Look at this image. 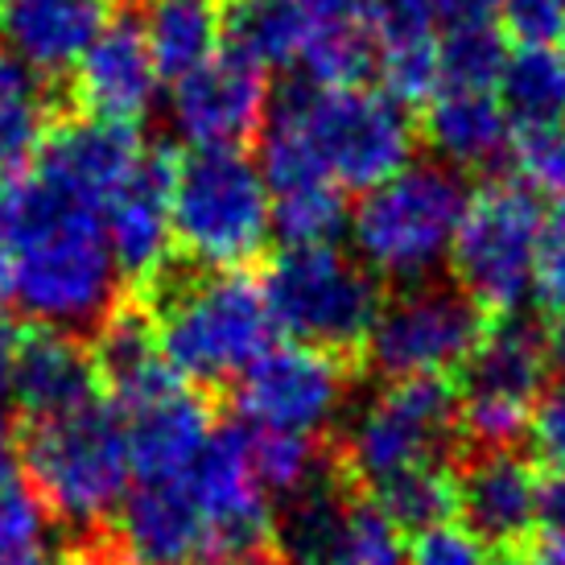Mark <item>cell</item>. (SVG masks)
I'll return each mask as SVG.
<instances>
[{"mask_svg":"<svg viewBox=\"0 0 565 565\" xmlns=\"http://www.w3.org/2000/svg\"><path fill=\"white\" fill-rule=\"evenodd\" d=\"M516 565H565V562H557V557H550V553H541V550H533L524 562H516Z\"/></svg>","mask_w":565,"mask_h":565,"instance_id":"74e56055","label":"cell"},{"mask_svg":"<svg viewBox=\"0 0 565 565\" xmlns=\"http://www.w3.org/2000/svg\"><path fill=\"white\" fill-rule=\"evenodd\" d=\"M4 306H9V289H4V273H0V315H4Z\"/></svg>","mask_w":565,"mask_h":565,"instance_id":"ab89813d","label":"cell"},{"mask_svg":"<svg viewBox=\"0 0 565 565\" xmlns=\"http://www.w3.org/2000/svg\"><path fill=\"white\" fill-rule=\"evenodd\" d=\"M170 182L173 170L149 153L137 178L108 203V239L125 281H153L173 244L170 223Z\"/></svg>","mask_w":565,"mask_h":565,"instance_id":"44dd1931","label":"cell"},{"mask_svg":"<svg viewBox=\"0 0 565 565\" xmlns=\"http://www.w3.org/2000/svg\"><path fill=\"white\" fill-rule=\"evenodd\" d=\"M58 565H132V562L116 545L111 529H104V533H92V536H71V545L63 550V562Z\"/></svg>","mask_w":565,"mask_h":565,"instance_id":"d590c367","label":"cell"},{"mask_svg":"<svg viewBox=\"0 0 565 565\" xmlns=\"http://www.w3.org/2000/svg\"><path fill=\"white\" fill-rule=\"evenodd\" d=\"M301 13L298 71L315 87H347L376 63L372 0H294Z\"/></svg>","mask_w":565,"mask_h":565,"instance_id":"7402d4cb","label":"cell"},{"mask_svg":"<svg viewBox=\"0 0 565 565\" xmlns=\"http://www.w3.org/2000/svg\"><path fill=\"white\" fill-rule=\"evenodd\" d=\"M533 298L550 322H565V206L557 215H545L541 248H536V273H533Z\"/></svg>","mask_w":565,"mask_h":565,"instance_id":"4dcf8cb0","label":"cell"},{"mask_svg":"<svg viewBox=\"0 0 565 565\" xmlns=\"http://www.w3.org/2000/svg\"><path fill=\"white\" fill-rule=\"evenodd\" d=\"M413 158L405 104L360 83L301 87L265 116L260 170L273 194L298 186L376 190Z\"/></svg>","mask_w":565,"mask_h":565,"instance_id":"7a4b0ae2","label":"cell"},{"mask_svg":"<svg viewBox=\"0 0 565 565\" xmlns=\"http://www.w3.org/2000/svg\"><path fill=\"white\" fill-rule=\"evenodd\" d=\"M265 301L277 330L294 343L318 347L330 355H355L380 315L376 273L351 260L343 248H285L265 273Z\"/></svg>","mask_w":565,"mask_h":565,"instance_id":"ba28073f","label":"cell"},{"mask_svg":"<svg viewBox=\"0 0 565 565\" xmlns=\"http://www.w3.org/2000/svg\"><path fill=\"white\" fill-rule=\"evenodd\" d=\"M467 206L471 194L450 166L408 161L401 173L363 194L351 215V239L372 273L422 285L450 260Z\"/></svg>","mask_w":565,"mask_h":565,"instance_id":"5b68a950","label":"cell"},{"mask_svg":"<svg viewBox=\"0 0 565 565\" xmlns=\"http://www.w3.org/2000/svg\"><path fill=\"white\" fill-rule=\"evenodd\" d=\"M145 161H149V149L132 128L108 125V120L92 116V120H75V125L58 128L42 149L38 170L71 194L108 211V203L137 178Z\"/></svg>","mask_w":565,"mask_h":565,"instance_id":"ac0fdd59","label":"cell"},{"mask_svg":"<svg viewBox=\"0 0 565 565\" xmlns=\"http://www.w3.org/2000/svg\"><path fill=\"white\" fill-rule=\"evenodd\" d=\"M491 13L524 42H565V0H491Z\"/></svg>","mask_w":565,"mask_h":565,"instance_id":"836d02e7","label":"cell"},{"mask_svg":"<svg viewBox=\"0 0 565 565\" xmlns=\"http://www.w3.org/2000/svg\"><path fill=\"white\" fill-rule=\"evenodd\" d=\"M75 79L79 99L95 120L125 128L141 125L161 92V71L145 42L141 21H111L75 66Z\"/></svg>","mask_w":565,"mask_h":565,"instance_id":"2e32d148","label":"cell"},{"mask_svg":"<svg viewBox=\"0 0 565 565\" xmlns=\"http://www.w3.org/2000/svg\"><path fill=\"white\" fill-rule=\"evenodd\" d=\"M441 25L446 0H372V38L384 92L429 99L441 83Z\"/></svg>","mask_w":565,"mask_h":565,"instance_id":"d6986e66","label":"cell"},{"mask_svg":"<svg viewBox=\"0 0 565 565\" xmlns=\"http://www.w3.org/2000/svg\"><path fill=\"white\" fill-rule=\"evenodd\" d=\"M503 58L508 50H503L495 21H446L441 25V83L500 87Z\"/></svg>","mask_w":565,"mask_h":565,"instance_id":"83f0119b","label":"cell"},{"mask_svg":"<svg viewBox=\"0 0 565 565\" xmlns=\"http://www.w3.org/2000/svg\"><path fill=\"white\" fill-rule=\"evenodd\" d=\"M50 111L46 75L0 50V173H17L46 149Z\"/></svg>","mask_w":565,"mask_h":565,"instance_id":"cb8c5ba5","label":"cell"},{"mask_svg":"<svg viewBox=\"0 0 565 565\" xmlns=\"http://www.w3.org/2000/svg\"><path fill=\"white\" fill-rule=\"evenodd\" d=\"M46 529H50L46 503L38 500V491L21 475V467L17 462L0 467V562L42 553Z\"/></svg>","mask_w":565,"mask_h":565,"instance_id":"f1b7e54d","label":"cell"},{"mask_svg":"<svg viewBox=\"0 0 565 565\" xmlns=\"http://www.w3.org/2000/svg\"><path fill=\"white\" fill-rule=\"evenodd\" d=\"M529 441H533V455L545 467L565 471V376L550 380L545 393L536 396L533 422H529Z\"/></svg>","mask_w":565,"mask_h":565,"instance_id":"d6a6232c","label":"cell"},{"mask_svg":"<svg viewBox=\"0 0 565 565\" xmlns=\"http://www.w3.org/2000/svg\"><path fill=\"white\" fill-rule=\"evenodd\" d=\"M268 116L265 71L236 50L215 54L211 63L173 83L170 125L194 149H239Z\"/></svg>","mask_w":565,"mask_h":565,"instance_id":"5bb4252c","label":"cell"},{"mask_svg":"<svg viewBox=\"0 0 565 565\" xmlns=\"http://www.w3.org/2000/svg\"><path fill=\"white\" fill-rule=\"evenodd\" d=\"M483 310L450 285H408L380 306L363 355L384 380H450L483 343Z\"/></svg>","mask_w":565,"mask_h":565,"instance_id":"8fae6325","label":"cell"},{"mask_svg":"<svg viewBox=\"0 0 565 565\" xmlns=\"http://www.w3.org/2000/svg\"><path fill=\"white\" fill-rule=\"evenodd\" d=\"M108 25V0H0V42L38 75L75 71Z\"/></svg>","mask_w":565,"mask_h":565,"instance_id":"e0dca14e","label":"cell"},{"mask_svg":"<svg viewBox=\"0 0 565 565\" xmlns=\"http://www.w3.org/2000/svg\"><path fill=\"white\" fill-rule=\"evenodd\" d=\"M0 565H46V553H30V557H13V562H0Z\"/></svg>","mask_w":565,"mask_h":565,"instance_id":"f35d334b","label":"cell"},{"mask_svg":"<svg viewBox=\"0 0 565 565\" xmlns=\"http://www.w3.org/2000/svg\"><path fill=\"white\" fill-rule=\"evenodd\" d=\"M351 393L347 360L318 347H268L236 380V413L244 425L281 429L301 438H322Z\"/></svg>","mask_w":565,"mask_h":565,"instance_id":"7c38bea8","label":"cell"},{"mask_svg":"<svg viewBox=\"0 0 565 565\" xmlns=\"http://www.w3.org/2000/svg\"><path fill=\"white\" fill-rule=\"evenodd\" d=\"M458 516L500 565L536 550V467L520 450H458Z\"/></svg>","mask_w":565,"mask_h":565,"instance_id":"4fadbf2b","label":"cell"},{"mask_svg":"<svg viewBox=\"0 0 565 565\" xmlns=\"http://www.w3.org/2000/svg\"><path fill=\"white\" fill-rule=\"evenodd\" d=\"M500 99L520 128L562 125L565 116V46L562 42H524L503 58Z\"/></svg>","mask_w":565,"mask_h":565,"instance_id":"d4e9b609","label":"cell"},{"mask_svg":"<svg viewBox=\"0 0 565 565\" xmlns=\"http://www.w3.org/2000/svg\"><path fill=\"white\" fill-rule=\"evenodd\" d=\"M536 550L565 562V471L541 479L536 491Z\"/></svg>","mask_w":565,"mask_h":565,"instance_id":"e575fe53","label":"cell"},{"mask_svg":"<svg viewBox=\"0 0 565 565\" xmlns=\"http://www.w3.org/2000/svg\"><path fill=\"white\" fill-rule=\"evenodd\" d=\"M550 339L541 327L503 318L462 367L458 429L467 450H516L529 438L536 396L550 384Z\"/></svg>","mask_w":565,"mask_h":565,"instance_id":"30bf717a","label":"cell"},{"mask_svg":"<svg viewBox=\"0 0 565 565\" xmlns=\"http://www.w3.org/2000/svg\"><path fill=\"white\" fill-rule=\"evenodd\" d=\"M347 227V199L334 186H298L273 194V232L289 248L334 244Z\"/></svg>","mask_w":565,"mask_h":565,"instance_id":"4316f807","label":"cell"},{"mask_svg":"<svg viewBox=\"0 0 565 565\" xmlns=\"http://www.w3.org/2000/svg\"><path fill=\"white\" fill-rule=\"evenodd\" d=\"M520 178L533 194H550L565 203V128L562 125H541V128H520L516 141Z\"/></svg>","mask_w":565,"mask_h":565,"instance_id":"f546056e","label":"cell"},{"mask_svg":"<svg viewBox=\"0 0 565 565\" xmlns=\"http://www.w3.org/2000/svg\"><path fill=\"white\" fill-rule=\"evenodd\" d=\"M462 450L458 388L450 380H388L330 438L339 471L367 495L417 467H446Z\"/></svg>","mask_w":565,"mask_h":565,"instance_id":"52a82bcc","label":"cell"},{"mask_svg":"<svg viewBox=\"0 0 565 565\" xmlns=\"http://www.w3.org/2000/svg\"><path fill=\"white\" fill-rule=\"evenodd\" d=\"M141 30L161 79H186L190 71L220 54V0H149Z\"/></svg>","mask_w":565,"mask_h":565,"instance_id":"603a6c76","label":"cell"},{"mask_svg":"<svg viewBox=\"0 0 565 565\" xmlns=\"http://www.w3.org/2000/svg\"><path fill=\"white\" fill-rule=\"evenodd\" d=\"M372 500L408 536L425 533V529H438V524H450L458 516L455 462L396 475V479H388V483H380L372 491Z\"/></svg>","mask_w":565,"mask_h":565,"instance_id":"484cf974","label":"cell"},{"mask_svg":"<svg viewBox=\"0 0 565 565\" xmlns=\"http://www.w3.org/2000/svg\"><path fill=\"white\" fill-rule=\"evenodd\" d=\"M173 244L199 268L239 273L273 236V186L239 149H194L170 182Z\"/></svg>","mask_w":565,"mask_h":565,"instance_id":"8992f818","label":"cell"},{"mask_svg":"<svg viewBox=\"0 0 565 565\" xmlns=\"http://www.w3.org/2000/svg\"><path fill=\"white\" fill-rule=\"evenodd\" d=\"M17 422H50L104 396L95 351L66 330L33 327L9 347Z\"/></svg>","mask_w":565,"mask_h":565,"instance_id":"9a60e30c","label":"cell"},{"mask_svg":"<svg viewBox=\"0 0 565 565\" xmlns=\"http://www.w3.org/2000/svg\"><path fill=\"white\" fill-rule=\"evenodd\" d=\"M408 565H491V550L467 524H438L413 536Z\"/></svg>","mask_w":565,"mask_h":565,"instance_id":"1f68e13d","label":"cell"},{"mask_svg":"<svg viewBox=\"0 0 565 565\" xmlns=\"http://www.w3.org/2000/svg\"><path fill=\"white\" fill-rule=\"evenodd\" d=\"M0 273L33 327L99 330L120 301V265L104 206L46 173H0Z\"/></svg>","mask_w":565,"mask_h":565,"instance_id":"6da1fadb","label":"cell"},{"mask_svg":"<svg viewBox=\"0 0 565 565\" xmlns=\"http://www.w3.org/2000/svg\"><path fill=\"white\" fill-rule=\"evenodd\" d=\"M149 322L166 363L194 388L239 380L273 347L277 330L260 285L211 268L166 285Z\"/></svg>","mask_w":565,"mask_h":565,"instance_id":"277c9868","label":"cell"},{"mask_svg":"<svg viewBox=\"0 0 565 565\" xmlns=\"http://www.w3.org/2000/svg\"><path fill=\"white\" fill-rule=\"evenodd\" d=\"M17 450V405H13V376H9V343L0 334V467L13 462Z\"/></svg>","mask_w":565,"mask_h":565,"instance_id":"8d00e7d4","label":"cell"},{"mask_svg":"<svg viewBox=\"0 0 565 565\" xmlns=\"http://www.w3.org/2000/svg\"><path fill=\"white\" fill-rule=\"evenodd\" d=\"M17 467L71 536L111 529L132 479L128 429L108 396L50 417L17 422Z\"/></svg>","mask_w":565,"mask_h":565,"instance_id":"3957f363","label":"cell"},{"mask_svg":"<svg viewBox=\"0 0 565 565\" xmlns=\"http://www.w3.org/2000/svg\"><path fill=\"white\" fill-rule=\"evenodd\" d=\"M541 232L545 211L524 182H495L471 199L450 260L462 294L483 315L512 318L529 301Z\"/></svg>","mask_w":565,"mask_h":565,"instance_id":"9c48e42d","label":"cell"},{"mask_svg":"<svg viewBox=\"0 0 565 565\" xmlns=\"http://www.w3.org/2000/svg\"><path fill=\"white\" fill-rule=\"evenodd\" d=\"M425 137L441 166L483 170L512 149V116L495 87H458L441 83L425 99Z\"/></svg>","mask_w":565,"mask_h":565,"instance_id":"ffe728a7","label":"cell"}]
</instances>
